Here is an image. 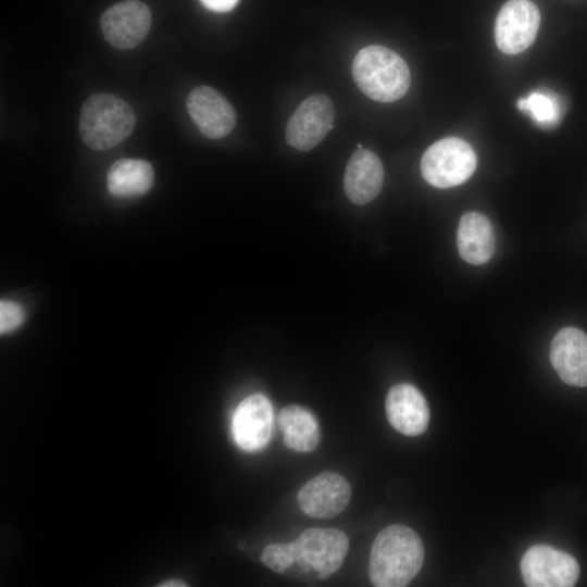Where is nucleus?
Wrapping results in <instances>:
<instances>
[{"label":"nucleus","mask_w":587,"mask_h":587,"mask_svg":"<svg viewBox=\"0 0 587 587\" xmlns=\"http://www.w3.org/2000/svg\"><path fill=\"white\" fill-rule=\"evenodd\" d=\"M424 562V546L412 528L392 524L375 537L369 575L376 587H403L419 574Z\"/></svg>","instance_id":"nucleus-1"},{"label":"nucleus","mask_w":587,"mask_h":587,"mask_svg":"<svg viewBox=\"0 0 587 587\" xmlns=\"http://www.w3.org/2000/svg\"><path fill=\"white\" fill-rule=\"evenodd\" d=\"M352 76L366 97L385 103L402 98L411 83L404 60L391 49L377 45L362 48L355 54Z\"/></svg>","instance_id":"nucleus-2"},{"label":"nucleus","mask_w":587,"mask_h":587,"mask_svg":"<svg viewBox=\"0 0 587 587\" xmlns=\"http://www.w3.org/2000/svg\"><path fill=\"white\" fill-rule=\"evenodd\" d=\"M135 123V113L128 103L103 92L92 95L84 102L78 128L89 148L103 151L126 139Z\"/></svg>","instance_id":"nucleus-3"},{"label":"nucleus","mask_w":587,"mask_h":587,"mask_svg":"<svg viewBox=\"0 0 587 587\" xmlns=\"http://www.w3.org/2000/svg\"><path fill=\"white\" fill-rule=\"evenodd\" d=\"M476 165V154L465 140L446 137L425 150L421 160V172L429 185L450 188L466 182Z\"/></svg>","instance_id":"nucleus-4"},{"label":"nucleus","mask_w":587,"mask_h":587,"mask_svg":"<svg viewBox=\"0 0 587 587\" xmlns=\"http://www.w3.org/2000/svg\"><path fill=\"white\" fill-rule=\"evenodd\" d=\"M296 563L321 579L336 573L348 552L349 539L337 528H308L295 541Z\"/></svg>","instance_id":"nucleus-5"},{"label":"nucleus","mask_w":587,"mask_h":587,"mask_svg":"<svg viewBox=\"0 0 587 587\" xmlns=\"http://www.w3.org/2000/svg\"><path fill=\"white\" fill-rule=\"evenodd\" d=\"M522 578L529 587H571L579 577V564L567 552L548 545H535L521 560Z\"/></svg>","instance_id":"nucleus-6"},{"label":"nucleus","mask_w":587,"mask_h":587,"mask_svg":"<svg viewBox=\"0 0 587 587\" xmlns=\"http://www.w3.org/2000/svg\"><path fill=\"white\" fill-rule=\"evenodd\" d=\"M540 24L539 10L530 0H509L495 22V40L499 50L513 55L525 51L536 39Z\"/></svg>","instance_id":"nucleus-7"},{"label":"nucleus","mask_w":587,"mask_h":587,"mask_svg":"<svg viewBox=\"0 0 587 587\" xmlns=\"http://www.w3.org/2000/svg\"><path fill=\"white\" fill-rule=\"evenodd\" d=\"M334 118L335 108L327 96L315 93L308 97L287 123V143L299 151L313 149L332 129Z\"/></svg>","instance_id":"nucleus-8"},{"label":"nucleus","mask_w":587,"mask_h":587,"mask_svg":"<svg viewBox=\"0 0 587 587\" xmlns=\"http://www.w3.org/2000/svg\"><path fill=\"white\" fill-rule=\"evenodd\" d=\"M107 41L116 49H133L140 45L151 27L149 8L139 0H124L110 7L100 17Z\"/></svg>","instance_id":"nucleus-9"},{"label":"nucleus","mask_w":587,"mask_h":587,"mask_svg":"<svg viewBox=\"0 0 587 587\" xmlns=\"http://www.w3.org/2000/svg\"><path fill=\"white\" fill-rule=\"evenodd\" d=\"M351 487L340 474L325 471L307 482L298 492L303 513L314 519H332L349 504Z\"/></svg>","instance_id":"nucleus-10"},{"label":"nucleus","mask_w":587,"mask_h":587,"mask_svg":"<svg viewBox=\"0 0 587 587\" xmlns=\"http://www.w3.org/2000/svg\"><path fill=\"white\" fill-rule=\"evenodd\" d=\"M186 105L189 115L207 138L225 137L236 124V112L233 105L210 86L192 89L187 97Z\"/></svg>","instance_id":"nucleus-11"},{"label":"nucleus","mask_w":587,"mask_h":587,"mask_svg":"<svg viewBox=\"0 0 587 587\" xmlns=\"http://www.w3.org/2000/svg\"><path fill=\"white\" fill-rule=\"evenodd\" d=\"M273 422L270 400L262 394L245 398L236 408L232 419L235 442L245 451L262 449L268 441Z\"/></svg>","instance_id":"nucleus-12"},{"label":"nucleus","mask_w":587,"mask_h":587,"mask_svg":"<svg viewBox=\"0 0 587 587\" xmlns=\"http://www.w3.org/2000/svg\"><path fill=\"white\" fill-rule=\"evenodd\" d=\"M550 362L567 385L587 386V334L576 327H563L553 337Z\"/></svg>","instance_id":"nucleus-13"},{"label":"nucleus","mask_w":587,"mask_h":587,"mask_svg":"<svg viewBox=\"0 0 587 587\" xmlns=\"http://www.w3.org/2000/svg\"><path fill=\"white\" fill-rule=\"evenodd\" d=\"M385 407L388 422L399 433L417 436L427 429L429 408L423 394L412 384L391 387Z\"/></svg>","instance_id":"nucleus-14"},{"label":"nucleus","mask_w":587,"mask_h":587,"mask_svg":"<svg viewBox=\"0 0 587 587\" xmlns=\"http://www.w3.org/2000/svg\"><path fill=\"white\" fill-rule=\"evenodd\" d=\"M383 179L384 167L378 155L365 148L358 149L346 166L345 192L352 203L366 204L379 195Z\"/></svg>","instance_id":"nucleus-15"},{"label":"nucleus","mask_w":587,"mask_h":587,"mask_svg":"<svg viewBox=\"0 0 587 587\" xmlns=\"http://www.w3.org/2000/svg\"><path fill=\"white\" fill-rule=\"evenodd\" d=\"M460 257L473 265L487 263L495 252V232L488 217L470 211L462 215L457 230Z\"/></svg>","instance_id":"nucleus-16"},{"label":"nucleus","mask_w":587,"mask_h":587,"mask_svg":"<svg viewBox=\"0 0 587 587\" xmlns=\"http://www.w3.org/2000/svg\"><path fill=\"white\" fill-rule=\"evenodd\" d=\"M153 178V168L149 162L139 159H120L108 171V190L117 198L138 197L150 190Z\"/></svg>","instance_id":"nucleus-17"},{"label":"nucleus","mask_w":587,"mask_h":587,"mask_svg":"<svg viewBox=\"0 0 587 587\" xmlns=\"http://www.w3.org/2000/svg\"><path fill=\"white\" fill-rule=\"evenodd\" d=\"M278 425L284 434L285 445L297 452H311L320 441L317 421L303 407H285L278 414Z\"/></svg>","instance_id":"nucleus-18"},{"label":"nucleus","mask_w":587,"mask_h":587,"mask_svg":"<svg viewBox=\"0 0 587 587\" xmlns=\"http://www.w3.org/2000/svg\"><path fill=\"white\" fill-rule=\"evenodd\" d=\"M516 105L542 126L553 125L560 115V107L554 97L541 91H533L519 99Z\"/></svg>","instance_id":"nucleus-19"},{"label":"nucleus","mask_w":587,"mask_h":587,"mask_svg":"<svg viewBox=\"0 0 587 587\" xmlns=\"http://www.w3.org/2000/svg\"><path fill=\"white\" fill-rule=\"evenodd\" d=\"M261 562L276 573H284L296 563L295 545L272 544L266 546L260 555Z\"/></svg>","instance_id":"nucleus-20"},{"label":"nucleus","mask_w":587,"mask_h":587,"mask_svg":"<svg viewBox=\"0 0 587 587\" xmlns=\"http://www.w3.org/2000/svg\"><path fill=\"white\" fill-rule=\"evenodd\" d=\"M24 322L23 308L12 301L1 300L0 302V332L8 334L13 332Z\"/></svg>","instance_id":"nucleus-21"},{"label":"nucleus","mask_w":587,"mask_h":587,"mask_svg":"<svg viewBox=\"0 0 587 587\" xmlns=\"http://www.w3.org/2000/svg\"><path fill=\"white\" fill-rule=\"evenodd\" d=\"M209 10L215 12H227L232 10L239 0H200Z\"/></svg>","instance_id":"nucleus-22"},{"label":"nucleus","mask_w":587,"mask_h":587,"mask_svg":"<svg viewBox=\"0 0 587 587\" xmlns=\"http://www.w3.org/2000/svg\"><path fill=\"white\" fill-rule=\"evenodd\" d=\"M159 586H162V587H183V586H187V584H185L184 582H180L178 579H171V580H167V582H164L162 584H160Z\"/></svg>","instance_id":"nucleus-23"}]
</instances>
